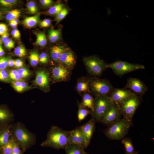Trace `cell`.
<instances>
[{
    "label": "cell",
    "instance_id": "6da1fadb",
    "mask_svg": "<svg viewBox=\"0 0 154 154\" xmlns=\"http://www.w3.org/2000/svg\"><path fill=\"white\" fill-rule=\"evenodd\" d=\"M11 137L13 141L19 146L23 153L36 142L35 135L20 122L13 123Z\"/></svg>",
    "mask_w": 154,
    "mask_h": 154
},
{
    "label": "cell",
    "instance_id": "7a4b0ae2",
    "mask_svg": "<svg viewBox=\"0 0 154 154\" xmlns=\"http://www.w3.org/2000/svg\"><path fill=\"white\" fill-rule=\"evenodd\" d=\"M70 131H65L59 127L52 125L48 131L46 139L41 145L49 147L57 150L65 149L68 144Z\"/></svg>",
    "mask_w": 154,
    "mask_h": 154
},
{
    "label": "cell",
    "instance_id": "3957f363",
    "mask_svg": "<svg viewBox=\"0 0 154 154\" xmlns=\"http://www.w3.org/2000/svg\"><path fill=\"white\" fill-rule=\"evenodd\" d=\"M132 123L123 118L109 125L104 131V134L111 140H119L123 138L128 132Z\"/></svg>",
    "mask_w": 154,
    "mask_h": 154
},
{
    "label": "cell",
    "instance_id": "277c9868",
    "mask_svg": "<svg viewBox=\"0 0 154 154\" xmlns=\"http://www.w3.org/2000/svg\"><path fill=\"white\" fill-rule=\"evenodd\" d=\"M89 84L90 93L94 96H109L114 88L108 80L96 77L89 78Z\"/></svg>",
    "mask_w": 154,
    "mask_h": 154
},
{
    "label": "cell",
    "instance_id": "5b68a950",
    "mask_svg": "<svg viewBox=\"0 0 154 154\" xmlns=\"http://www.w3.org/2000/svg\"><path fill=\"white\" fill-rule=\"evenodd\" d=\"M113 102L108 96H94L93 110L90 113L91 118L96 122H100L102 116Z\"/></svg>",
    "mask_w": 154,
    "mask_h": 154
},
{
    "label": "cell",
    "instance_id": "8992f818",
    "mask_svg": "<svg viewBox=\"0 0 154 154\" xmlns=\"http://www.w3.org/2000/svg\"><path fill=\"white\" fill-rule=\"evenodd\" d=\"M141 99L134 93L129 98L120 104L122 116L132 123L135 112L141 103Z\"/></svg>",
    "mask_w": 154,
    "mask_h": 154
},
{
    "label": "cell",
    "instance_id": "52a82bcc",
    "mask_svg": "<svg viewBox=\"0 0 154 154\" xmlns=\"http://www.w3.org/2000/svg\"><path fill=\"white\" fill-rule=\"evenodd\" d=\"M83 60L89 72L95 76L100 75L108 68V64L96 56L84 57Z\"/></svg>",
    "mask_w": 154,
    "mask_h": 154
},
{
    "label": "cell",
    "instance_id": "ba28073f",
    "mask_svg": "<svg viewBox=\"0 0 154 154\" xmlns=\"http://www.w3.org/2000/svg\"><path fill=\"white\" fill-rule=\"evenodd\" d=\"M107 67L111 68L115 74L119 76L136 70L145 68L143 65L131 63L121 60L108 64Z\"/></svg>",
    "mask_w": 154,
    "mask_h": 154
},
{
    "label": "cell",
    "instance_id": "9c48e42d",
    "mask_svg": "<svg viewBox=\"0 0 154 154\" xmlns=\"http://www.w3.org/2000/svg\"><path fill=\"white\" fill-rule=\"evenodd\" d=\"M122 116L119 104L113 102L102 116L100 122L109 125L121 119Z\"/></svg>",
    "mask_w": 154,
    "mask_h": 154
},
{
    "label": "cell",
    "instance_id": "30bf717a",
    "mask_svg": "<svg viewBox=\"0 0 154 154\" xmlns=\"http://www.w3.org/2000/svg\"><path fill=\"white\" fill-rule=\"evenodd\" d=\"M124 88L132 91L141 99L148 90V88L139 79L133 78L128 79Z\"/></svg>",
    "mask_w": 154,
    "mask_h": 154
},
{
    "label": "cell",
    "instance_id": "8fae6325",
    "mask_svg": "<svg viewBox=\"0 0 154 154\" xmlns=\"http://www.w3.org/2000/svg\"><path fill=\"white\" fill-rule=\"evenodd\" d=\"M134 93L127 89L114 88L109 97L112 102L120 105L129 98Z\"/></svg>",
    "mask_w": 154,
    "mask_h": 154
},
{
    "label": "cell",
    "instance_id": "7c38bea8",
    "mask_svg": "<svg viewBox=\"0 0 154 154\" xmlns=\"http://www.w3.org/2000/svg\"><path fill=\"white\" fill-rule=\"evenodd\" d=\"M68 143V144L78 145L84 149L88 147L79 127L70 131Z\"/></svg>",
    "mask_w": 154,
    "mask_h": 154
},
{
    "label": "cell",
    "instance_id": "4fadbf2b",
    "mask_svg": "<svg viewBox=\"0 0 154 154\" xmlns=\"http://www.w3.org/2000/svg\"><path fill=\"white\" fill-rule=\"evenodd\" d=\"M52 74L53 78L56 81H66L69 79L70 75V70L60 64L52 68Z\"/></svg>",
    "mask_w": 154,
    "mask_h": 154
},
{
    "label": "cell",
    "instance_id": "5bb4252c",
    "mask_svg": "<svg viewBox=\"0 0 154 154\" xmlns=\"http://www.w3.org/2000/svg\"><path fill=\"white\" fill-rule=\"evenodd\" d=\"M96 122L95 121L91 118L87 122L79 127L85 139L87 146L90 143L94 131Z\"/></svg>",
    "mask_w": 154,
    "mask_h": 154
},
{
    "label": "cell",
    "instance_id": "9a60e30c",
    "mask_svg": "<svg viewBox=\"0 0 154 154\" xmlns=\"http://www.w3.org/2000/svg\"><path fill=\"white\" fill-rule=\"evenodd\" d=\"M59 61L61 65L70 70L76 63L75 56L72 51L67 49L62 53Z\"/></svg>",
    "mask_w": 154,
    "mask_h": 154
},
{
    "label": "cell",
    "instance_id": "2e32d148",
    "mask_svg": "<svg viewBox=\"0 0 154 154\" xmlns=\"http://www.w3.org/2000/svg\"><path fill=\"white\" fill-rule=\"evenodd\" d=\"M13 123L0 125V147L11 139V130Z\"/></svg>",
    "mask_w": 154,
    "mask_h": 154
},
{
    "label": "cell",
    "instance_id": "e0dca14e",
    "mask_svg": "<svg viewBox=\"0 0 154 154\" xmlns=\"http://www.w3.org/2000/svg\"><path fill=\"white\" fill-rule=\"evenodd\" d=\"M49 79L47 72L44 70H41L37 72L34 82L40 87L46 89L49 86Z\"/></svg>",
    "mask_w": 154,
    "mask_h": 154
},
{
    "label": "cell",
    "instance_id": "ac0fdd59",
    "mask_svg": "<svg viewBox=\"0 0 154 154\" xmlns=\"http://www.w3.org/2000/svg\"><path fill=\"white\" fill-rule=\"evenodd\" d=\"M14 118L13 114L9 109L0 106V125L11 123Z\"/></svg>",
    "mask_w": 154,
    "mask_h": 154
},
{
    "label": "cell",
    "instance_id": "d6986e66",
    "mask_svg": "<svg viewBox=\"0 0 154 154\" xmlns=\"http://www.w3.org/2000/svg\"><path fill=\"white\" fill-rule=\"evenodd\" d=\"M76 89L78 92H89L91 93L89 87V78H82L78 79L76 86Z\"/></svg>",
    "mask_w": 154,
    "mask_h": 154
},
{
    "label": "cell",
    "instance_id": "ffe728a7",
    "mask_svg": "<svg viewBox=\"0 0 154 154\" xmlns=\"http://www.w3.org/2000/svg\"><path fill=\"white\" fill-rule=\"evenodd\" d=\"M94 102V97L90 93L86 92L83 94L82 101L79 103L81 106L90 110L91 112L93 110Z\"/></svg>",
    "mask_w": 154,
    "mask_h": 154
},
{
    "label": "cell",
    "instance_id": "44dd1931",
    "mask_svg": "<svg viewBox=\"0 0 154 154\" xmlns=\"http://www.w3.org/2000/svg\"><path fill=\"white\" fill-rule=\"evenodd\" d=\"M67 49L63 46L56 45L53 46L51 48L50 50V54L52 59L55 62L59 61L62 53Z\"/></svg>",
    "mask_w": 154,
    "mask_h": 154
},
{
    "label": "cell",
    "instance_id": "7402d4cb",
    "mask_svg": "<svg viewBox=\"0 0 154 154\" xmlns=\"http://www.w3.org/2000/svg\"><path fill=\"white\" fill-rule=\"evenodd\" d=\"M39 14H37L34 16L26 17L22 23L26 27L30 28L35 26L39 21Z\"/></svg>",
    "mask_w": 154,
    "mask_h": 154
},
{
    "label": "cell",
    "instance_id": "603a6c76",
    "mask_svg": "<svg viewBox=\"0 0 154 154\" xmlns=\"http://www.w3.org/2000/svg\"><path fill=\"white\" fill-rule=\"evenodd\" d=\"M84 149L78 145L68 144L64 149L66 154H83Z\"/></svg>",
    "mask_w": 154,
    "mask_h": 154
},
{
    "label": "cell",
    "instance_id": "cb8c5ba5",
    "mask_svg": "<svg viewBox=\"0 0 154 154\" xmlns=\"http://www.w3.org/2000/svg\"><path fill=\"white\" fill-rule=\"evenodd\" d=\"M121 142L124 145L126 154H131L135 152L132 141L130 138L123 139Z\"/></svg>",
    "mask_w": 154,
    "mask_h": 154
},
{
    "label": "cell",
    "instance_id": "d4e9b609",
    "mask_svg": "<svg viewBox=\"0 0 154 154\" xmlns=\"http://www.w3.org/2000/svg\"><path fill=\"white\" fill-rule=\"evenodd\" d=\"M12 84L13 88L18 92H22L31 88L26 82L23 81H13Z\"/></svg>",
    "mask_w": 154,
    "mask_h": 154
},
{
    "label": "cell",
    "instance_id": "484cf974",
    "mask_svg": "<svg viewBox=\"0 0 154 154\" xmlns=\"http://www.w3.org/2000/svg\"><path fill=\"white\" fill-rule=\"evenodd\" d=\"M77 117L78 121L80 122L89 114H90L91 110L88 108L81 106L79 103Z\"/></svg>",
    "mask_w": 154,
    "mask_h": 154
},
{
    "label": "cell",
    "instance_id": "4316f807",
    "mask_svg": "<svg viewBox=\"0 0 154 154\" xmlns=\"http://www.w3.org/2000/svg\"><path fill=\"white\" fill-rule=\"evenodd\" d=\"M61 34L60 31L59 30L51 29L48 31V38L51 42H55L60 38Z\"/></svg>",
    "mask_w": 154,
    "mask_h": 154
},
{
    "label": "cell",
    "instance_id": "83f0119b",
    "mask_svg": "<svg viewBox=\"0 0 154 154\" xmlns=\"http://www.w3.org/2000/svg\"><path fill=\"white\" fill-rule=\"evenodd\" d=\"M13 143L11 139L7 143L0 147V154H11Z\"/></svg>",
    "mask_w": 154,
    "mask_h": 154
},
{
    "label": "cell",
    "instance_id": "f1b7e54d",
    "mask_svg": "<svg viewBox=\"0 0 154 154\" xmlns=\"http://www.w3.org/2000/svg\"><path fill=\"white\" fill-rule=\"evenodd\" d=\"M63 5L61 3L56 4L51 7L47 13L51 15H57L63 9Z\"/></svg>",
    "mask_w": 154,
    "mask_h": 154
},
{
    "label": "cell",
    "instance_id": "f546056e",
    "mask_svg": "<svg viewBox=\"0 0 154 154\" xmlns=\"http://www.w3.org/2000/svg\"><path fill=\"white\" fill-rule=\"evenodd\" d=\"M47 40L45 34L43 33H38L37 34L36 44L41 46H44L46 44Z\"/></svg>",
    "mask_w": 154,
    "mask_h": 154
},
{
    "label": "cell",
    "instance_id": "4dcf8cb0",
    "mask_svg": "<svg viewBox=\"0 0 154 154\" xmlns=\"http://www.w3.org/2000/svg\"><path fill=\"white\" fill-rule=\"evenodd\" d=\"M20 11L14 9L9 12L6 15V18L7 20L10 21L18 18L20 16Z\"/></svg>",
    "mask_w": 154,
    "mask_h": 154
},
{
    "label": "cell",
    "instance_id": "1f68e13d",
    "mask_svg": "<svg viewBox=\"0 0 154 154\" xmlns=\"http://www.w3.org/2000/svg\"><path fill=\"white\" fill-rule=\"evenodd\" d=\"M39 56L38 53L35 51L31 52L29 56V59L30 63L32 66H36L39 62Z\"/></svg>",
    "mask_w": 154,
    "mask_h": 154
},
{
    "label": "cell",
    "instance_id": "d6a6232c",
    "mask_svg": "<svg viewBox=\"0 0 154 154\" xmlns=\"http://www.w3.org/2000/svg\"><path fill=\"white\" fill-rule=\"evenodd\" d=\"M15 54L17 56L22 57L25 56L26 54L25 48L22 46H19L16 47L14 50Z\"/></svg>",
    "mask_w": 154,
    "mask_h": 154
},
{
    "label": "cell",
    "instance_id": "836d02e7",
    "mask_svg": "<svg viewBox=\"0 0 154 154\" xmlns=\"http://www.w3.org/2000/svg\"><path fill=\"white\" fill-rule=\"evenodd\" d=\"M27 8L29 13L34 14L36 13L38 11V8L35 2L30 1L27 3Z\"/></svg>",
    "mask_w": 154,
    "mask_h": 154
},
{
    "label": "cell",
    "instance_id": "e575fe53",
    "mask_svg": "<svg viewBox=\"0 0 154 154\" xmlns=\"http://www.w3.org/2000/svg\"><path fill=\"white\" fill-rule=\"evenodd\" d=\"M9 77L10 79L13 81H21V78L18 73L17 70H13L10 71L9 73Z\"/></svg>",
    "mask_w": 154,
    "mask_h": 154
},
{
    "label": "cell",
    "instance_id": "d590c367",
    "mask_svg": "<svg viewBox=\"0 0 154 154\" xmlns=\"http://www.w3.org/2000/svg\"><path fill=\"white\" fill-rule=\"evenodd\" d=\"M17 71L21 79L27 78L31 75L30 72L25 68H19Z\"/></svg>",
    "mask_w": 154,
    "mask_h": 154
},
{
    "label": "cell",
    "instance_id": "8d00e7d4",
    "mask_svg": "<svg viewBox=\"0 0 154 154\" xmlns=\"http://www.w3.org/2000/svg\"><path fill=\"white\" fill-rule=\"evenodd\" d=\"M68 13V10L63 8L56 15L55 20L57 22H59L63 19Z\"/></svg>",
    "mask_w": 154,
    "mask_h": 154
},
{
    "label": "cell",
    "instance_id": "74e56055",
    "mask_svg": "<svg viewBox=\"0 0 154 154\" xmlns=\"http://www.w3.org/2000/svg\"><path fill=\"white\" fill-rule=\"evenodd\" d=\"M9 59L8 56L0 58V70H5L7 66L8 61Z\"/></svg>",
    "mask_w": 154,
    "mask_h": 154
},
{
    "label": "cell",
    "instance_id": "f35d334b",
    "mask_svg": "<svg viewBox=\"0 0 154 154\" xmlns=\"http://www.w3.org/2000/svg\"><path fill=\"white\" fill-rule=\"evenodd\" d=\"M9 73L5 70H0V81L8 82L10 80Z\"/></svg>",
    "mask_w": 154,
    "mask_h": 154
},
{
    "label": "cell",
    "instance_id": "ab89813d",
    "mask_svg": "<svg viewBox=\"0 0 154 154\" xmlns=\"http://www.w3.org/2000/svg\"><path fill=\"white\" fill-rule=\"evenodd\" d=\"M17 2L16 0H0V4L3 6L10 7L16 4Z\"/></svg>",
    "mask_w": 154,
    "mask_h": 154
},
{
    "label": "cell",
    "instance_id": "60d3db41",
    "mask_svg": "<svg viewBox=\"0 0 154 154\" xmlns=\"http://www.w3.org/2000/svg\"><path fill=\"white\" fill-rule=\"evenodd\" d=\"M23 153L19 146L14 142L11 154H22Z\"/></svg>",
    "mask_w": 154,
    "mask_h": 154
},
{
    "label": "cell",
    "instance_id": "b9f144b4",
    "mask_svg": "<svg viewBox=\"0 0 154 154\" xmlns=\"http://www.w3.org/2000/svg\"><path fill=\"white\" fill-rule=\"evenodd\" d=\"M39 61L42 64L47 63L48 60L47 54L45 52L41 53L39 56Z\"/></svg>",
    "mask_w": 154,
    "mask_h": 154
},
{
    "label": "cell",
    "instance_id": "7bdbcfd3",
    "mask_svg": "<svg viewBox=\"0 0 154 154\" xmlns=\"http://www.w3.org/2000/svg\"><path fill=\"white\" fill-rule=\"evenodd\" d=\"M5 47L8 49H11L13 48L15 46V43L11 38H9L7 41L4 43Z\"/></svg>",
    "mask_w": 154,
    "mask_h": 154
},
{
    "label": "cell",
    "instance_id": "ee69618b",
    "mask_svg": "<svg viewBox=\"0 0 154 154\" xmlns=\"http://www.w3.org/2000/svg\"><path fill=\"white\" fill-rule=\"evenodd\" d=\"M40 4L44 7H48L53 3V1L51 0H40Z\"/></svg>",
    "mask_w": 154,
    "mask_h": 154
},
{
    "label": "cell",
    "instance_id": "f6af8a7d",
    "mask_svg": "<svg viewBox=\"0 0 154 154\" xmlns=\"http://www.w3.org/2000/svg\"><path fill=\"white\" fill-rule=\"evenodd\" d=\"M51 23V20L49 19H45L41 21L40 25L42 27H49Z\"/></svg>",
    "mask_w": 154,
    "mask_h": 154
},
{
    "label": "cell",
    "instance_id": "bcb514c9",
    "mask_svg": "<svg viewBox=\"0 0 154 154\" xmlns=\"http://www.w3.org/2000/svg\"><path fill=\"white\" fill-rule=\"evenodd\" d=\"M8 29L7 25L4 23H0V35H2L7 32Z\"/></svg>",
    "mask_w": 154,
    "mask_h": 154
},
{
    "label": "cell",
    "instance_id": "7dc6e473",
    "mask_svg": "<svg viewBox=\"0 0 154 154\" xmlns=\"http://www.w3.org/2000/svg\"><path fill=\"white\" fill-rule=\"evenodd\" d=\"M12 36L15 38L19 39L20 37V33L19 31L16 28L12 30L11 33Z\"/></svg>",
    "mask_w": 154,
    "mask_h": 154
},
{
    "label": "cell",
    "instance_id": "c3c4849f",
    "mask_svg": "<svg viewBox=\"0 0 154 154\" xmlns=\"http://www.w3.org/2000/svg\"><path fill=\"white\" fill-rule=\"evenodd\" d=\"M23 65V61L20 59L15 60L14 66L17 68L21 67Z\"/></svg>",
    "mask_w": 154,
    "mask_h": 154
},
{
    "label": "cell",
    "instance_id": "681fc988",
    "mask_svg": "<svg viewBox=\"0 0 154 154\" xmlns=\"http://www.w3.org/2000/svg\"><path fill=\"white\" fill-rule=\"evenodd\" d=\"M9 34L7 32L1 36V40L4 43L9 38Z\"/></svg>",
    "mask_w": 154,
    "mask_h": 154
},
{
    "label": "cell",
    "instance_id": "f907efd6",
    "mask_svg": "<svg viewBox=\"0 0 154 154\" xmlns=\"http://www.w3.org/2000/svg\"><path fill=\"white\" fill-rule=\"evenodd\" d=\"M15 64V60L12 59H9L8 62V66L10 67H12L14 66Z\"/></svg>",
    "mask_w": 154,
    "mask_h": 154
},
{
    "label": "cell",
    "instance_id": "816d5d0a",
    "mask_svg": "<svg viewBox=\"0 0 154 154\" xmlns=\"http://www.w3.org/2000/svg\"><path fill=\"white\" fill-rule=\"evenodd\" d=\"M9 25L13 28H15L17 26V25L15 24L12 21H9Z\"/></svg>",
    "mask_w": 154,
    "mask_h": 154
},
{
    "label": "cell",
    "instance_id": "f5cc1de1",
    "mask_svg": "<svg viewBox=\"0 0 154 154\" xmlns=\"http://www.w3.org/2000/svg\"><path fill=\"white\" fill-rule=\"evenodd\" d=\"M5 54V51L2 47L0 50V58L2 57Z\"/></svg>",
    "mask_w": 154,
    "mask_h": 154
},
{
    "label": "cell",
    "instance_id": "db71d44e",
    "mask_svg": "<svg viewBox=\"0 0 154 154\" xmlns=\"http://www.w3.org/2000/svg\"><path fill=\"white\" fill-rule=\"evenodd\" d=\"M11 21H12L15 24L17 25L19 21L17 19H14Z\"/></svg>",
    "mask_w": 154,
    "mask_h": 154
},
{
    "label": "cell",
    "instance_id": "11a10c76",
    "mask_svg": "<svg viewBox=\"0 0 154 154\" xmlns=\"http://www.w3.org/2000/svg\"><path fill=\"white\" fill-rule=\"evenodd\" d=\"M3 15L2 13L0 12V20H1L2 17Z\"/></svg>",
    "mask_w": 154,
    "mask_h": 154
},
{
    "label": "cell",
    "instance_id": "9f6ffc18",
    "mask_svg": "<svg viewBox=\"0 0 154 154\" xmlns=\"http://www.w3.org/2000/svg\"><path fill=\"white\" fill-rule=\"evenodd\" d=\"M131 154H139L137 152H135L134 153Z\"/></svg>",
    "mask_w": 154,
    "mask_h": 154
},
{
    "label": "cell",
    "instance_id": "6f0895ef",
    "mask_svg": "<svg viewBox=\"0 0 154 154\" xmlns=\"http://www.w3.org/2000/svg\"><path fill=\"white\" fill-rule=\"evenodd\" d=\"M83 154H89L86 152L85 151H84Z\"/></svg>",
    "mask_w": 154,
    "mask_h": 154
},
{
    "label": "cell",
    "instance_id": "680465c9",
    "mask_svg": "<svg viewBox=\"0 0 154 154\" xmlns=\"http://www.w3.org/2000/svg\"><path fill=\"white\" fill-rule=\"evenodd\" d=\"M2 47V46H1V45H0V50H1V48Z\"/></svg>",
    "mask_w": 154,
    "mask_h": 154
},
{
    "label": "cell",
    "instance_id": "91938a15",
    "mask_svg": "<svg viewBox=\"0 0 154 154\" xmlns=\"http://www.w3.org/2000/svg\"><path fill=\"white\" fill-rule=\"evenodd\" d=\"M1 44V40H0V45Z\"/></svg>",
    "mask_w": 154,
    "mask_h": 154
}]
</instances>
